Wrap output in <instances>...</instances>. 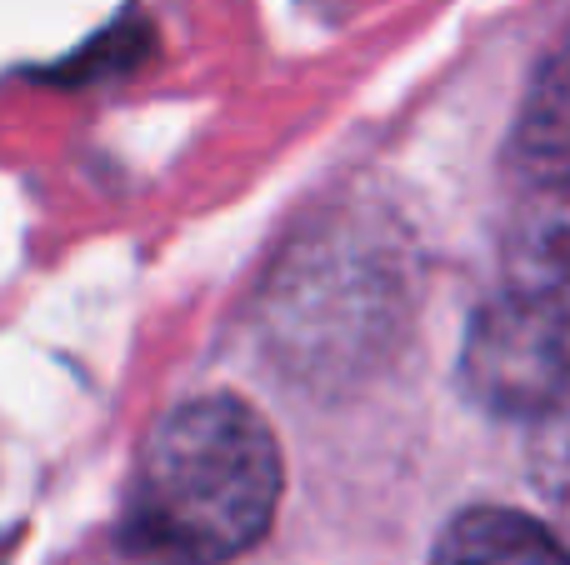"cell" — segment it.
Returning <instances> with one entry per match:
<instances>
[{
	"label": "cell",
	"instance_id": "cell-3",
	"mask_svg": "<svg viewBox=\"0 0 570 565\" xmlns=\"http://www.w3.org/2000/svg\"><path fill=\"white\" fill-rule=\"evenodd\" d=\"M505 286L570 330V176L546 180L511 220Z\"/></svg>",
	"mask_w": 570,
	"mask_h": 565
},
{
	"label": "cell",
	"instance_id": "cell-2",
	"mask_svg": "<svg viewBox=\"0 0 570 565\" xmlns=\"http://www.w3.org/2000/svg\"><path fill=\"white\" fill-rule=\"evenodd\" d=\"M566 336L570 330L556 316H546L541 306L505 290L501 300H491L471 320L465 356H461L465 390L485 410H495V416L531 420L556 396V386L570 370Z\"/></svg>",
	"mask_w": 570,
	"mask_h": 565
},
{
	"label": "cell",
	"instance_id": "cell-5",
	"mask_svg": "<svg viewBox=\"0 0 570 565\" xmlns=\"http://www.w3.org/2000/svg\"><path fill=\"white\" fill-rule=\"evenodd\" d=\"M525 460H531V480L546 496V506L561 521H570V370L556 386V396L531 416Z\"/></svg>",
	"mask_w": 570,
	"mask_h": 565
},
{
	"label": "cell",
	"instance_id": "cell-4",
	"mask_svg": "<svg viewBox=\"0 0 570 565\" xmlns=\"http://www.w3.org/2000/svg\"><path fill=\"white\" fill-rule=\"evenodd\" d=\"M435 565H570V551L521 511L481 506L451 521Z\"/></svg>",
	"mask_w": 570,
	"mask_h": 565
},
{
	"label": "cell",
	"instance_id": "cell-6",
	"mask_svg": "<svg viewBox=\"0 0 570 565\" xmlns=\"http://www.w3.org/2000/svg\"><path fill=\"white\" fill-rule=\"evenodd\" d=\"M515 140H521L525 156H541V160H556L570 150V46L556 50L551 66L535 76Z\"/></svg>",
	"mask_w": 570,
	"mask_h": 565
},
{
	"label": "cell",
	"instance_id": "cell-1",
	"mask_svg": "<svg viewBox=\"0 0 570 565\" xmlns=\"http://www.w3.org/2000/svg\"><path fill=\"white\" fill-rule=\"evenodd\" d=\"M281 446L250 406L206 396L156 426L130 480L120 546L136 565H226L271 531Z\"/></svg>",
	"mask_w": 570,
	"mask_h": 565
}]
</instances>
